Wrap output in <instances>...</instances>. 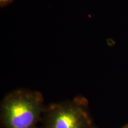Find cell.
I'll use <instances>...</instances> for the list:
<instances>
[{"mask_svg":"<svg viewBox=\"0 0 128 128\" xmlns=\"http://www.w3.org/2000/svg\"><path fill=\"white\" fill-rule=\"evenodd\" d=\"M43 110V98L40 94L18 90L5 97L1 114L7 128H32L39 120Z\"/></svg>","mask_w":128,"mask_h":128,"instance_id":"obj_1","label":"cell"},{"mask_svg":"<svg viewBox=\"0 0 128 128\" xmlns=\"http://www.w3.org/2000/svg\"><path fill=\"white\" fill-rule=\"evenodd\" d=\"M14 0H0V4L1 7H4L12 3Z\"/></svg>","mask_w":128,"mask_h":128,"instance_id":"obj_3","label":"cell"},{"mask_svg":"<svg viewBox=\"0 0 128 128\" xmlns=\"http://www.w3.org/2000/svg\"><path fill=\"white\" fill-rule=\"evenodd\" d=\"M36 128V126H34V127H33V128Z\"/></svg>","mask_w":128,"mask_h":128,"instance_id":"obj_5","label":"cell"},{"mask_svg":"<svg viewBox=\"0 0 128 128\" xmlns=\"http://www.w3.org/2000/svg\"><path fill=\"white\" fill-rule=\"evenodd\" d=\"M87 110L78 103L53 104L48 108L45 128H91Z\"/></svg>","mask_w":128,"mask_h":128,"instance_id":"obj_2","label":"cell"},{"mask_svg":"<svg viewBox=\"0 0 128 128\" xmlns=\"http://www.w3.org/2000/svg\"><path fill=\"white\" fill-rule=\"evenodd\" d=\"M128 128V125L125 126V127H124V128Z\"/></svg>","mask_w":128,"mask_h":128,"instance_id":"obj_4","label":"cell"}]
</instances>
